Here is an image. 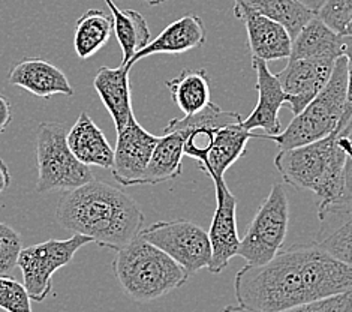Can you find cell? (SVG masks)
I'll use <instances>...</instances> for the list:
<instances>
[{"label": "cell", "instance_id": "obj_22", "mask_svg": "<svg viewBox=\"0 0 352 312\" xmlns=\"http://www.w3.org/2000/svg\"><path fill=\"white\" fill-rule=\"evenodd\" d=\"M250 138H258V134L246 131L241 123L217 129L213 146L199 168L208 177H223L228 168L246 154V145Z\"/></svg>", "mask_w": 352, "mask_h": 312}, {"label": "cell", "instance_id": "obj_27", "mask_svg": "<svg viewBox=\"0 0 352 312\" xmlns=\"http://www.w3.org/2000/svg\"><path fill=\"white\" fill-rule=\"evenodd\" d=\"M113 17V28L117 42L122 48V65H128L131 59L141 52L150 42V29L144 17L133 10L110 11Z\"/></svg>", "mask_w": 352, "mask_h": 312}, {"label": "cell", "instance_id": "obj_39", "mask_svg": "<svg viewBox=\"0 0 352 312\" xmlns=\"http://www.w3.org/2000/svg\"><path fill=\"white\" fill-rule=\"evenodd\" d=\"M342 35H345V37H352V20L348 23V26L345 28V30H343Z\"/></svg>", "mask_w": 352, "mask_h": 312}, {"label": "cell", "instance_id": "obj_19", "mask_svg": "<svg viewBox=\"0 0 352 312\" xmlns=\"http://www.w3.org/2000/svg\"><path fill=\"white\" fill-rule=\"evenodd\" d=\"M240 20L246 26L252 57L264 62L289 59L292 39L282 24L252 12L245 14Z\"/></svg>", "mask_w": 352, "mask_h": 312}, {"label": "cell", "instance_id": "obj_34", "mask_svg": "<svg viewBox=\"0 0 352 312\" xmlns=\"http://www.w3.org/2000/svg\"><path fill=\"white\" fill-rule=\"evenodd\" d=\"M12 122V105L10 99L0 94V132H5Z\"/></svg>", "mask_w": 352, "mask_h": 312}, {"label": "cell", "instance_id": "obj_12", "mask_svg": "<svg viewBox=\"0 0 352 312\" xmlns=\"http://www.w3.org/2000/svg\"><path fill=\"white\" fill-rule=\"evenodd\" d=\"M241 116L236 112H225L219 105L208 103L201 112L184 116L183 119H173L165 126L164 132H180L184 141V155L204 163L210 152L217 129L230 125L241 123Z\"/></svg>", "mask_w": 352, "mask_h": 312}, {"label": "cell", "instance_id": "obj_31", "mask_svg": "<svg viewBox=\"0 0 352 312\" xmlns=\"http://www.w3.org/2000/svg\"><path fill=\"white\" fill-rule=\"evenodd\" d=\"M339 143L346 154L345 171H343V191L340 197L331 203H320L324 206H342L352 207V119L349 123L339 132Z\"/></svg>", "mask_w": 352, "mask_h": 312}, {"label": "cell", "instance_id": "obj_26", "mask_svg": "<svg viewBox=\"0 0 352 312\" xmlns=\"http://www.w3.org/2000/svg\"><path fill=\"white\" fill-rule=\"evenodd\" d=\"M75 24L74 48L82 61L100 52L114 30L111 14L100 10H89Z\"/></svg>", "mask_w": 352, "mask_h": 312}, {"label": "cell", "instance_id": "obj_13", "mask_svg": "<svg viewBox=\"0 0 352 312\" xmlns=\"http://www.w3.org/2000/svg\"><path fill=\"white\" fill-rule=\"evenodd\" d=\"M336 61L329 59H297L288 61L278 79L287 94V104L296 116L305 110L329 83Z\"/></svg>", "mask_w": 352, "mask_h": 312}, {"label": "cell", "instance_id": "obj_9", "mask_svg": "<svg viewBox=\"0 0 352 312\" xmlns=\"http://www.w3.org/2000/svg\"><path fill=\"white\" fill-rule=\"evenodd\" d=\"M140 236L168 254L189 276L208 267L212 261V245L208 233L203 227L190 221L184 219L159 221L142 229Z\"/></svg>", "mask_w": 352, "mask_h": 312}, {"label": "cell", "instance_id": "obj_30", "mask_svg": "<svg viewBox=\"0 0 352 312\" xmlns=\"http://www.w3.org/2000/svg\"><path fill=\"white\" fill-rule=\"evenodd\" d=\"M316 17L331 30L342 35L352 20V0H325Z\"/></svg>", "mask_w": 352, "mask_h": 312}, {"label": "cell", "instance_id": "obj_5", "mask_svg": "<svg viewBox=\"0 0 352 312\" xmlns=\"http://www.w3.org/2000/svg\"><path fill=\"white\" fill-rule=\"evenodd\" d=\"M348 99V68L346 59L339 57L329 83L310 103L298 113L287 129L278 136H258L274 141L280 150H288L310 145L330 137L340 131V123L346 110Z\"/></svg>", "mask_w": 352, "mask_h": 312}, {"label": "cell", "instance_id": "obj_15", "mask_svg": "<svg viewBox=\"0 0 352 312\" xmlns=\"http://www.w3.org/2000/svg\"><path fill=\"white\" fill-rule=\"evenodd\" d=\"M12 86L30 92L33 96L50 99L54 95L74 96L75 90L66 74L52 62L39 57H24L8 75Z\"/></svg>", "mask_w": 352, "mask_h": 312}, {"label": "cell", "instance_id": "obj_10", "mask_svg": "<svg viewBox=\"0 0 352 312\" xmlns=\"http://www.w3.org/2000/svg\"><path fill=\"white\" fill-rule=\"evenodd\" d=\"M216 189V210L208 230L212 245V261L208 271L221 273L230 260L237 256L240 247L237 229V200L226 187L223 177L210 176Z\"/></svg>", "mask_w": 352, "mask_h": 312}, {"label": "cell", "instance_id": "obj_36", "mask_svg": "<svg viewBox=\"0 0 352 312\" xmlns=\"http://www.w3.org/2000/svg\"><path fill=\"white\" fill-rule=\"evenodd\" d=\"M301 3H305L307 8H310V10L318 12L321 10V6L325 3V0H300Z\"/></svg>", "mask_w": 352, "mask_h": 312}, {"label": "cell", "instance_id": "obj_32", "mask_svg": "<svg viewBox=\"0 0 352 312\" xmlns=\"http://www.w3.org/2000/svg\"><path fill=\"white\" fill-rule=\"evenodd\" d=\"M283 312H352V290L336 296L306 303Z\"/></svg>", "mask_w": 352, "mask_h": 312}, {"label": "cell", "instance_id": "obj_18", "mask_svg": "<svg viewBox=\"0 0 352 312\" xmlns=\"http://www.w3.org/2000/svg\"><path fill=\"white\" fill-rule=\"evenodd\" d=\"M68 146L74 156L87 167H100L111 170L114 149L107 140L104 131L91 121L87 112H81L72 128L68 131Z\"/></svg>", "mask_w": 352, "mask_h": 312}, {"label": "cell", "instance_id": "obj_16", "mask_svg": "<svg viewBox=\"0 0 352 312\" xmlns=\"http://www.w3.org/2000/svg\"><path fill=\"white\" fill-rule=\"evenodd\" d=\"M207 39V30L203 20L195 14L183 15L182 19L168 24L159 37L138 52L131 59L128 66L135 65L138 61L153 54H182L204 45Z\"/></svg>", "mask_w": 352, "mask_h": 312}, {"label": "cell", "instance_id": "obj_14", "mask_svg": "<svg viewBox=\"0 0 352 312\" xmlns=\"http://www.w3.org/2000/svg\"><path fill=\"white\" fill-rule=\"evenodd\" d=\"M252 68L256 75L255 87L258 92V103L252 113L245 121H241V126L250 132L263 129L265 137L278 136L282 132L279 112L282 105L287 104V94L282 89L278 75L268 70L267 62L252 57Z\"/></svg>", "mask_w": 352, "mask_h": 312}, {"label": "cell", "instance_id": "obj_3", "mask_svg": "<svg viewBox=\"0 0 352 312\" xmlns=\"http://www.w3.org/2000/svg\"><path fill=\"white\" fill-rule=\"evenodd\" d=\"M111 266L122 290L135 302L161 299L180 289L189 278L179 263L141 236L116 251Z\"/></svg>", "mask_w": 352, "mask_h": 312}, {"label": "cell", "instance_id": "obj_11", "mask_svg": "<svg viewBox=\"0 0 352 312\" xmlns=\"http://www.w3.org/2000/svg\"><path fill=\"white\" fill-rule=\"evenodd\" d=\"M159 137L146 131L133 114L128 125L117 132L111 173L122 187H137L144 174Z\"/></svg>", "mask_w": 352, "mask_h": 312}, {"label": "cell", "instance_id": "obj_33", "mask_svg": "<svg viewBox=\"0 0 352 312\" xmlns=\"http://www.w3.org/2000/svg\"><path fill=\"white\" fill-rule=\"evenodd\" d=\"M342 56L346 59V68H348V99H346V110L343 114V119L340 123V131L345 128L352 119V37L343 35L342 39ZM339 131V132H340Z\"/></svg>", "mask_w": 352, "mask_h": 312}, {"label": "cell", "instance_id": "obj_2", "mask_svg": "<svg viewBox=\"0 0 352 312\" xmlns=\"http://www.w3.org/2000/svg\"><path fill=\"white\" fill-rule=\"evenodd\" d=\"M56 219L66 231L86 236L91 243L113 251L126 247L144 229V212L137 201L102 180L65 191Z\"/></svg>", "mask_w": 352, "mask_h": 312}, {"label": "cell", "instance_id": "obj_6", "mask_svg": "<svg viewBox=\"0 0 352 312\" xmlns=\"http://www.w3.org/2000/svg\"><path fill=\"white\" fill-rule=\"evenodd\" d=\"M66 137L68 131L63 123L45 121L38 125L35 140L36 192L72 191L95 180L90 168L74 156Z\"/></svg>", "mask_w": 352, "mask_h": 312}, {"label": "cell", "instance_id": "obj_8", "mask_svg": "<svg viewBox=\"0 0 352 312\" xmlns=\"http://www.w3.org/2000/svg\"><path fill=\"white\" fill-rule=\"evenodd\" d=\"M91 243V239L81 234H72L69 239H48L23 248L19 267L23 273L24 289L33 302H44L53 289L54 273L74 260L78 249Z\"/></svg>", "mask_w": 352, "mask_h": 312}, {"label": "cell", "instance_id": "obj_23", "mask_svg": "<svg viewBox=\"0 0 352 312\" xmlns=\"http://www.w3.org/2000/svg\"><path fill=\"white\" fill-rule=\"evenodd\" d=\"M343 35L331 30L315 15L298 35L292 39L289 61L297 59H329L342 57Z\"/></svg>", "mask_w": 352, "mask_h": 312}, {"label": "cell", "instance_id": "obj_35", "mask_svg": "<svg viewBox=\"0 0 352 312\" xmlns=\"http://www.w3.org/2000/svg\"><path fill=\"white\" fill-rule=\"evenodd\" d=\"M11 180H12V177H11L10 168H8V165H6V163L3 161V159L0 158V196H2V194L8 188H10Z\"/></svg>", "mask_w": 352, "mask_h": 312}, {"label": "cell", "instance_id": "obj_17", "mask_svg": "<svg viewBox=\"0 0 352 312\" xmlns=\"http://www.w3.org/2000/svg\"><path fill=\"white\" fill-rule=\"evenodd\" d=\"M129 71L131 66L128 65H120L117 68L100 66L94 80V87L111 114L117 132H120L133 116Z\"/></svg>", "mask_w": 352, "mask_h": 312}, {"label": "cell", "instance_id": "obj_20", "mask_svg": "<svg viewBox=\"0 0 352 312\" xmlns=\"http://www.w3.org/2000/svg\"><path fill=\"white\" fill-rule=\"evenodd\" d=\"M321 230L315 243L330 256L352 267V207H318Z\"/></svg>", "mask_w": 352, "mask_h": 312}, {"label": "cell", "instance_id": "obj_7", "mask_svg": "<svg viewBox=\"0 0 352 312\" xmlns=\"http://www.w3.org/2000/svg\"><path fill=\"white\" fill-rule=\"evenodd\" d=\"M289 227V201L282 183L276 182L259 206L245 238L240 240L237 256L249 266H263L273 260L287 239Z\"/></svg>", "mask_w": 352, "mask_h": 312}, {"label": "cell", "instance_id": "obj_24", "mask_svg": "<svg viewBox=\"0 0 352 312\" xmlns=\"http://www.w3.org/2000/svg\"><path fill=\"white\" fill-rule=\"evenodd\" d=\"M184 141L186 138L180 132H166L162 137H159L138 185H157L179 177L183 170Z\"/></svg>", "mask_w": 352, "mask_h": 312}, {"label": "cell", "instance_id": "obj_29", "mask_svg": "<svg viewBox=\"0 0 352 312\" xmlns=\"http://www.w3.org/2000/svg\"><path fill=\"white\" fill-rule=\"evenodd\" d=\"M0 309L5 312H33L32 299L26 289L14 278L0 276Z\"/></svg>", "mask_w": 352, "mask_h": 312}, {"label": "cell", "instance_id": "obj_28", "mask_svg": "<svg viewBox=\"0 0 352 312\" xmlns=\"http://www.w3.org/2000/svg\"><path fill=\"white\" fill-rule=\"evenodd\" d=\"M21 251L23 240L20 233L0 222V276H8L15 267H19Z\"/></svg>", "mask_w": 352, "mask_h": 312}, {"label": "cell", "instance_id": "obj_4", "mask_svg": "<svg viewBox=\"0 0 352 312\" xmlns=\"http://www.w3.org/2000/svg\"><path fill=\"white\" fill-rule=\"evenodd\" d=\"M346 154L339 143V131L330 137L288 150H280L274 165L282 179L297 189H309L320 203L336 201L343 191Z\"/></svg>", "mask_w": 352, "mask_h": 312}, {"label": "cell", "instance_id": "obj_25", "mask_svg": "<svg viewBox=\"0 0 352 312\" xmlns=\"http://www.w3.org/2000/svg\"><path fill=\"white\" fill-rule=\"evenodd\" d=\"M165 84L175 105L186 116L201 112L210 103V79L206 70H183Z\"/></svg>", "mask_w": 352, "mask_h": 312}, {"label": "cell", "instance_id": "obj_38", "mask_svg": "<svg viewBox=\"0 0 352 312\" xmlns=\"http://www.w3.org/2000/svg\"><path fill=\"white\" fill-rule=\"evenodd\" d=\"M144 2L150 6H156V5H161V3H165L168 2V0H144Z\"/></svg>", "mask_w": 352, "mask_h": 312}, {"label": "cell", "instance_id": "obj_21", "mask_svg": "<svg viewBox=\"0 0 352 312\" xmlns=\"http://www.w3.org/2000/svg\"><path fill=\"white\" fill-rule=\"evenodd\" d=\"M234 15L240 20L245 14L267 17L288 30L294 39L306 24L316 15L300 0H234Z\"/></svg>", "mask_w": 352, "mask_h": 312}, {"label": "cell", "instance_id": "obj_37", "mask_svg": "<svg viewBox=\"0 0 352 312\" xmlns=\"http://www.w3.org/2000/svg\"><path fill=\"white\" fill-rule=\"evenodd\" d=\"M221 312H250V311H248V309H245V308H241V306L230 305V306H225Z\"/></svg>", "mask_w": 352, "mask_h": 312}, {"label": "cell", "instance_id": "obj_1", "mask_svg": "<svg viewBox=\"0 0 352 312\" xmlns=\"http://www.w3.org/2000/svg\"><path fill=\"white\" fill-rule=\"evenodd\" d=\"M352 290V267L314 242L296 245L263 266L241 267L234 280L239 306L283 312Z\"/></svg>", "mask_w": 352, "mask_h": 312}]
</instances>
